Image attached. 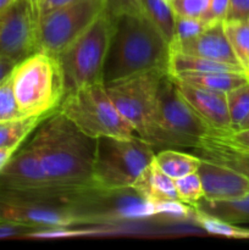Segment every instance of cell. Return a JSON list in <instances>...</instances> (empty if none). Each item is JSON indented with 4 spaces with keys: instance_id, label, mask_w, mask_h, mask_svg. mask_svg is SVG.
Instances as JSON below:
<instances>
[{
    "instance_id": "cell-39",
    "label": "cell",
    "mask_w": 249,
    "mask_h": 250,
    "mask_svg": "<svg viewBox=\"0 0 249 250\" xmlns=\"http://www.w3.org/2000/svg\"><path fill=\"white\" fill-rule=\"evenodd\" d=\"M244 128H249V115H248V116H247V119L244 120L243 122H242L241 126H239L238 129H244ZM234 131H236V129H234Z\"/></svg>"
},
{
    "instance_id": "cell-21",
    "label": "cell",
    "mask_w": 249,
    "mask_h": 250,
    "mask_svg": "<svg viewBox=\"0 0 249 250\" xmlns=\"http://www.w3.org/2000/svg\"><path fill=\"white\" fill-rule=\"evenodd\" d=\"M142 11L170 45L173 39L176 17L170 2L166 0H142Z\"/></svg>"
},
{
    "instance_id": "cell-29",
    "label": "cell",
    "mask_w": 249,
    "mask_h": 250,
    "mask_svg": "<svg viewBox=\"0 0 249 250\" xmlns=\"http://www.w3.org/2000/svg\"><path fill=\"white\" fill-rule=\"evenodd\" d=\"M105 12L112 21L124 15H143L142 0H104Z\"/></svg>"
},
{
    "instance_id": "cell-17",
    "label": "cell",
    "mask_w": 249,
    "mask_h": 250,
    "mask_svg": "<svg viewBox=\"0 0 249 250\" xmlns=\"http://www.w3.org/2000/svg\"><path fill=\"white\" fill-rule=\"evenodd\" d=\"M205 72H244L239 66L217 62L209 59L170 50L167 61V73L177 76L181 73H205Z\"/></svg>"
},
{
    "instance_id": "cell-20",
    "label": "cell",
    "mask_w": 249,
    "mask_h": 250,
    "mask_svg": "<svg viewBox=\"0 0 249 250\" xmlns=\"http://www.w3.org/2000/svg\"><path fill=\"white\" fill-rule=\"evenodd\" d=\"M202 158L175 148L160 149L154 155V163L164 173L172 180L197 172Z\"/></svg>"
},
{
    "instance_id": "cell-3",
    "label": "cell",
    "mask_w": 249,
    "mask_h": 250,
    "mask_svg": "<svg viewBox=\"0 0 249 250\" xmlns=\"http://www.w3.org/2000/svg\"><path fill=\"white\" fill-rule=\"evenodd\" d=\"M10 77L24 117L46 119L58 110L66 95L60 60L45 51H36L16 63Z\"/></svg>"
},
{
    "instance_id": "cell-37",
    "label": "cell",
    "mask_w": 249,
    "mask_h": 250,
    "mask_svg": "<svg viewBox=\"0 0 249 250\" xmlns=\"http://www.w3.org/2000/svg\"><path fill=\"white\" fill-rule=\"evenodd\" d=\"M20 148H0V172L6 167L9 161Z\"/></svg>"
},
{
    "instance_id": "cell-6",
    "label": "cell",
    "mask_w": 249,
    "mask_h": 250,
    "mask_svg": "<svg viewBox=\"0 0 249 250\" xmlns=\"http://www.w3.org/2000/svg\"><path fill=\"white\" fill-rule=\"evenodd\" d=\"M166 72L165 68H153L105 84L120 114L131 125L137 136L154 149H159L156 94L159 83Z\"/></svg>"
},
{
    "instance_id": "cell-8",
    "label": "cell",
    "mask_w": 249,
    "mask_h": 250,
    "mask_svg": "<svg viewBox=\"0 0 249 250\" xmlns=\"http://www.w3.org/2000/svg\"><path fill=\"white\" fill-rule=\"evenodd\" d=\"M156 126L159 150L165 148H192L209 133L205 125L167 72L159 83L156 94Z\"/></svg>"
},
{
    "instance_id": "cell-41",
    "label": "cell",
    "mask_w": 249,
    "mask_h": 250,
    "mask_svg": "<svg viewBox=\"0 0 249 250\" xmlns=\"http://www.w3.org/2000/svg\"><path fill=\"white\" fill-rule=\"evenodd\" d=\"M166 1H167V2H172L173 0H166Z\"/></svg>"
},
{
    "instance_id": "cell-10",
    "label": "cell",
    "mask_w": 249,
    "mask_h": 250,
    "mask_svg": "<svg viewBox=\"0 0 249 250\" xmlns=\"http://www.w3.org/2000/svg\"><path fill=\"white\" fill-rule=\"evenodd\" d=\"M38 51V17L32 0H16L0 12V56L19 63Z\"/></svg>"
},
{
    "instance_id": "cell-18",
    "label": "cell",
    "mask_w": 249,
    "mask_h": 250,
    "mask_svg": "<svg viewBox=\"0 0 249 250\" xmlns=\"http://www.w3.org/2000/svg\"><path fill=\"white\" fill-rule=\"evenodd\" d=\"M193 207L228 224L249 229V193L232 200L209 202L202 199Z\"/></svg>"
},
{
    "instance_id": "cell-14",
    "label": "cell",
    "mask_w": 249,
    "mask_h": 250,
    "mask_svg": "<svg viewBox=\"0 0 249 250\" xmlns=\"http://www.w3.org/2000/svg\"><path fill=\"white\" fill-rule=\"evenodd\" d=\"M170 50L242 67L226 36L224 22H215L209 24L202 33L194 38L170 44Z\"/></svg>"
},
{
    "instance_id": "cell-27",
    "label": "cell",
    "mask_w": 249,
    "mask_h": 250,
    "mask_svg": "<svg viewBox=\"0 0 249 250\" xmlns=\"http://www.w3.org/2000/svg\"><path fill=\"white\" fill-rule=\"evenodd\" d=\"M24 119L17 104L10 75L0 82V124Z\"/></svg>"
},
{
    "instance_id": "cell-23",
    "label": "cell",
    "mask_w": 249,
    "mask_h": 250,
    "mask_svg": "<svg viewBox=\"0 0 249 250\" xmlns=\"http://www.w3.org/2000/svg\"><path fill=\"white\" fill-rule=\"evenodd\" d=\"M192 221L207 233L231 238H249V229L236 226L192 207Z\"/></svg>"
},
{
    "instance_id": "cell-19",
    "label": "cell",
    "mask_w": 249,
    "mask_h": 250,
    "mask_svg": "<svg viewBox=\"0 0 249 250\" xmlns=\"http://www.w3.org/2000/svg\"><path fill=\"white\" fill-rule=\"evenodd\" d=\"M171 77L187 84L222 93H228L229 90L249 81V76L244 72L181 73V75L171 76Z\"/></svg>"
},
{
    "instance_id": "cell-33",
    "label": "cell",
    "mask_w": 249,
    "mask_h": 250,
    "mask_svg": "<svg viewBox=\"0 0 249 250\" xmlns=\"http://www.w3.org/2000/svg\"><path fill=\"white\" fill-rule=\"evenodd\" d=\"M249 19V0H229L225 21L247 22Z\"/></svg>"
},
{
    "instance_id": "cell-25",
    "label": "cell",
    "mask_w": 249,
    "mask_h": 250,
    "mask_svg": "<svg viewBox=\"0 0 249 250\" xmlns=\"http://www.w3.org/2000/svg\"><path fill=\"white\" fill-rule=\"evenodd\" d=\"M227 106L231 119L232 131L238 129L249 115V81L226 93Z\"/></svg>"
},
{
    "instance_id": "cell-15",
    "label": "cell",
    "mask_w": 249,
    "mask_h": 250,
    "mask_svg": "<svg viewBox=\"0 0 249 250\" xmlns=\"http://www.w3.org/2000/svg\"><path fill=\"white\" fill-rule=\"evenodd\" d=\"M132 188L151 205H159L167 202H180L176 192L175 181L164 173L155 165L154 160L138 176Z\"/></svg>"
},
{
    "instance_id": "cell-28",
    "label": "cell",
    "mask_w": 249,
    "mask_h": 250,
    "mask_svg": "<svg viewBox=\"0 0 249 250\" xmlns=\"http://www.w3.org/2000/svg\"><path fill=\"white\" fill-rule=\"evenodd\" d=\"M210 23L200 17H185V16H177L175 17V31H173V39L170 44L180 43V42L188 41L198 34L202 33Z\"/></svg>"
},
{
    "instance_id": "cell-4",
    "label": "cell",
    "mask_w": 249,
    "mask_h": 250,
    "mask_svg": "<svg viewBox=\"0 0 249 250\" xmlns=\"http://www.w3.org/2000/svg\"><path fill=\"white\" fill-rule=\"evenodd\" d=\"M155 149L139 136L95 139L93 186L98 189L132 188L138 176L154 160Z\"/></svg>"
},
{
    "instance_id": "cell-7",
    "label": "cell",
    "mask_w": 249,
    "mask_h": 250,
    "mask_svg": "<svg viewBox=\"0 0 249 250\" xmlns=\"http://www.w3.org/2000/svg\"><path fill=\"white\" fill-rule=\"evenodd\" d=\"M115 22L103 12L84 33L58 55L65 76L66 93L104 83V65Z\"/></svg>"
},
{
    "instance_id": "cell-26",
    "label": "cell",
    "mask_w": 249,
    "mask_h": 250,
    "mask_svg": "<svg viewBox=\"0 0 249 250\" xmlns=\"http://www.w3.org/2000/svg\"><path fill=\"white\" fill-rule=\"evenodd\" d=\"M173 181H175L176 192H177L180 202L193 207L204 198V189H203L202 180L198 172L189 173Z\"/></svg>"
},
{
    "instance_id": "cell-42",
    "label": "cell",
    "mask_w": 249,
    "mask_h": 250,
    "mask_svg": "<svg viewBox=\"0 0 249 250\" xmlns=\"http://www.w3.org/2000/svg\"><path fill=\"white\" fill-rule=\"evenodd\" d=\"M247 23H248V24H249V19H248V21H247Z\"/></svg>"
},
{
    "instance_id": "cell-35",
    "label": "cell",
    "mask_w": 249,
    "mask_h": 250,
    "mask_svg": "<svg viewBox=\"0 0 249 250\" xmlns=\"http://www.w3.org/2000/svg\"><path fill=\"white\" fill-rule=\"evenodd\" d=\"M76 1V0H38L36 4V12L37 17L39 20L43 16H45L49 12L54 11L56 9H60V7L66 6V5L71 4V2Z\"/></svg>"
},
{
    "instance_id": "cell-2",
    "label": "cell",
    "mask_w": 249,
    "mask_h": 250,
    "mask_svg": "<svg viewBox=\"0 0 249 250\" xmlns=\"http://www.w3.org/2000/svg\"><path fill=\"white\" fill-rule=\"evenodd\" d=\"M170 45L143 15H124L114 24L104 65V84L153 68L167 70Z\"/></svg>"
},
{
    "instance_id": "cell-34",
    "label": "cell",
    "mask_w": 249,
    "mask_h": 250,
    "mask_svg": "<svg viewBox=\"0 0 249 250\" xmlns=\"http://www.w3.org/2000/svg\"><path fill=\"white\" fill-rule=\"evenodd\" d=\"M32 231H34V229L26 226V225L0 221V239L15 238V237H26Z\"/></svg>"
},
{
    "instance_id": "cell-11",
    "label": "cell",
    "mask_w": 249,
    "mask_h": 250,
    "mask_svg": "<svg viewBox=\"0 0 249 250\" xmlns=\"http://www.w3.org/2000/svg\"><path fill=\"white\" fill-rule=\"evenodd\" d=\"M0 186L19 190L55 187L49 180L36 149L29 143L23 149L17 150L6 167L0 172Z\"/></svg>"
},
{
    "instance_id": "cell-40",
    "label": "cell",
    "mask_w": 249,
    "mask_h": 250,
    "mask_svg": "<svg viewBox=\"0 0 249 250\" xmlns=\"http://www.w3.org/2000/svg\"><path fill=\"white\" fill-rule=\"evenodd\" d=\"M37 1H38V0H32V2H33V6H34V10H36V4H37ZM37 14V12H36Z\"/></svg>"
},
{
    "instance_id": "cell-12",
    "label": "cell",
    "mask_w": 249,
    "mask_h": 250,
    "mask_svg": "<svg viewBox=\"0 0 249 250\" xmlns=\"http://www.w3.org/2000/svg\"><path fill=\"white\" fill-rule=\"evenodd\" d=\"M197 172L202 180L205 200H232L249 193L248 178L221 164L202 158Z\"/></svg>"
},
{
    "instance_id": "cell-24",
    "label": "cell",
    "mask_w": 249,
    "mask_h": 250,
    "mask_svg": "<svg viewBox=\"0 0 249 250\" xmlns=\"http://www.w3.org/2000/svg\"><path fill=\"white\" fill-rule=\"evenodd\" d=\"M224 27L239 65L249 76V24L247 22L224 21Z\"/></svg>"
},
{
    "instance_id": "cell-5",
    "label": "cell",
    "mask_w": 249,
    "mask_h": 250,
    "mask_svg": "<svg viewBox=\"0 0 249 250\" xmlns=\"http://www.w3.org/2000/svg\"><path fill=\"white\" fill-rule=\"evenodd\" d=\"M81 132L93 139L137 136L109 97L104 83L84 85L66 93L58 110Z\"/></svg>"
},
{
    "instance_id": "cell-16",
    "label": "cell",
    "mask_w": 249,
    "mask_h": 250,
    "mask_svg": "<svg viewBox=\"0 0 249 250\" xmlns=\"http://www.w3.org/2000/svg\"><path fill=\"white\" fill-rule=\"evenodd\" d=\"M194 150L200 158L227 166L249 180V151L233 148L210 133L200 139Z\"/></svg>"
},
{
    "instance_id": "cell-22",
    "label": "cell",
    "mask_w": 249,
    "mask_h": 250,
    "mask_svg": "<svg viewBox=\"0 0 249 250\" xmlns=\"http://www.w3.org/2000/svg\"><path fill=\"white\" fill-rule=\"evenodd\" d=\"M43 117H24L0 124V148H20L27 137L36 131Z\"/></svg>"
},
{
    "instance_id": "cell-32",
    "label": "cell",
    "mask_w": 249,
    "mask_h": 250,
    "mask_svg": "<svg viewBox=\"0 0 249 250\" xmlns=\"http://www.w3.org/2000/svg\"><path fill=\"white\" fill-rule=\"evenodd\" d=\"M229 0H210L209 9L202 17L208 23H215V22H224L227 16Z\"/></svg>"
},
{
    "instance_id": "cell-13",
    "label": "cell",
    "mask_w": 249,
    "mask_h": 250,
    "mask_svg": "<svg viewBox=\"0 0 249 250\" xmlns=\"http://www.w3.org/2000/svg\"><path fill=\"white\" fill-rule=\"evenodd\" d=\"M181 94L186 98L200 119L211 132L232 131L231 119L227 106L226 93L204 89L180 82L173 78Z\"/></svg>"
},
{
    "instance_id": "cell-38",
    "label": "cell",
    "mask_w": 249,
    "mask_h": 250,
    "mask_svg": "<svg viewBox=\"0 0 249 250\" xmlns=\"http://www.w3.org/2000/svg\"><path fill=\"white\" fill-rule=\"evenodd\" d=\"M16 0H0V12H2L4 10H6L7 7L11 6Z\"/></svg>"
},
{
    "instance_id": "cell-36",
    "label": "cell",
    "mask_w": 249,
    "mask_h": 250,
    "mask_svg": "<svg viewBox=\"0 0 249 250\" xmlns=\"http://www.w3.org/2000/svg\"><path fill=\"white\" fill-rule=\"evenodd\" d=\"M15 65H16L15 61L10 60V59L7 58H4V56H0V82H1L2 80H5V78L11 73Z\"/></svg>"
},
{
    "instance_id": "cell-9",
    "label": "cell",
    "mask_w": 249,
    "mask_h": 250,
    "mask_svg": "<svg viewBox=\"0 0 249 250\" xmlns=\"http://www.w3.org/2000/svg\"><path fill=\"white\" fill-rule=\"evenodd\" d=\"M104 11V0H76L49 12L38 22V50L58 56Z\"/></svg>"
},
{
    "instance_id": "cell-30",
    "label": "cell",
    "mask_w": 249,
    "mask_h": 250,
    "mask_svg": "<svg viewBox=\"0 0 249 250\" xmlns=\"http://www.w3.org/2000/svg\"><path fill=\"white\" fill-rule=\"evenodd\" d=\"M209 4L210 0H173L170 2L175 15L197 19L204 16L209 9Z\"/></svg>"
},
{
    "instance_id": "cell-1",
    "label": "cell",
    "mask_w": 249,
    "mask_h": 250,
    "mask_svg": "<svg viewBox=\"0 0 249 250\" xmlns=\"http://www.w3.org/2000/svg\"><path fill=\"white\" fill-rule=\"evenodd\" d=\"M29 144L53 185L70 189L94 188L95 139L85 136L62 114L55 111L44 119Z\"/></svg>"
},
{
    "instance_id": "cell-31",
    "label": "cell",
    "mask_w": 249,
    "mask_h": 250,
    "mask_svg": "<svg viewBox=\"0 0 249 250\" xmlns=\"http://www.w3.org/2000/svg\"><path fill=\"white\" fill-rule=\"evenodd\" d=\"M210 134L217 137L225 142L228 146L233 148L241 149V150L249 151V128L244 129H236V131L228 132H211L209 131Z\"/></svg>"
}]
</instances>
